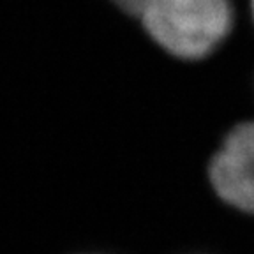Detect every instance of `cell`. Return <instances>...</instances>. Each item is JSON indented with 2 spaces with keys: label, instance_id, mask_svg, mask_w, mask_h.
Wrapping results in <instances>:
<instances>
[{
  "label": "cell",
  "instance_id": "6da1fadb",
  "mask_svg": "<svg viewBox=\"0 0 254 254\" xmlns=\"http://www.w3.org/2000/svg\"><path fill=\"white\" fill-rule=\"evenodd\" d=\"M233 20L231 0H157L139 23L168 57L198 64L222 46Z\"/></svg>",
  "mask_w": 254,
  "mask_h": 254
},
{
  "label": "cell",
  "instance_id": "7a4b0ae2",
  "mask_svg": "<svg viewBox=\"0 0 254 254\" xmlns=\"http://www.w3.org/2000/svg\"><path fill=\"white\" fill-rule=\"evenodd\" d=\"M206 175L222 201L254 214V122L228 131L208 161Z\"/></svg>",
  "mask_w": 254,
  "mask_h": 254
},
{
  "label": "cell",
  "instance_id": "3957f363",
  "mask_svg": "<svg viewBox=\"0 0 254 254\" xmlns=\"http://www.w3.org/2000/svg\"><path fill=\"white\" fill-rule=\"evenodd\" d=\"M115 5L120 12H124L129 18L134 20H141V16L157 2V0H108Z\"/></svg>",
  "mask_w": 254,
  "mask_h": 254
},
{
  "label": "cell",
  "instance_id": "277c9868",
  "mask_svg": "<svg viewBox=\"0 0 254 254\" xmlns=\"http://www.w3.org/2000/svg\"><path fill=\"white\" fill-rule=\"evenodd\" d=\"M251 11H253V20H254V0H251Z\"/></svg>",
  "mask_w": 254,
  "mask_h": 254
}]
</instances>
